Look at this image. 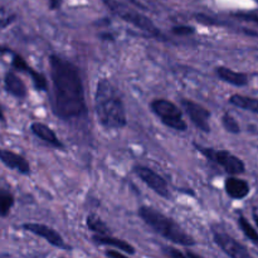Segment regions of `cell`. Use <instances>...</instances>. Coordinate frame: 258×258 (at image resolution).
<instances>
[{
    "mask_svg": "<svg viewBox=\"0 0 258 258\" xmlns=\"http://www.w3.org/2000/svg\"><path fill=\"white\" fill-rule=\"evenodd\" d=\"M48 60L52 81L50 103L53 113L63 121L85 116L87 103L78 67L59 54H50Z\"/></svg>",
    "mask_w": 258,
    "mask_h": 258,
    "instance_id": "obj_1",
    "label": "cell"
},
{
    "mask_svg": "<svg viewBox=\"0 0 258 258\" xmlns=\"http://www.w3.org/2000/svg\"><path fill=\"white\" fill-rule=\"evenodd\" d=\"M95 112L100 125L106 128L125 127L127 123L126 110L120 91L107 78H101L97 82L95 93Z\"/></svg>",
    "mask_w": 258,
    "mask_h": 258,
    "instance_id": "obj_2",
    "label": "cell"
},
{
    "mask_svg": "<svg viewBox=\"0 0 258 258\" xmlns=\"http://www.w3.org/2000/svg\"><path fill=\"white\" fill-rule=\"evenodd\" d=\"M138 214L143 219L144 223L148 224L155 233L170 241L171 243L183 247H193L197 244L194 237L186 233L171 217L161 213L154 207L141 206Z\"/></svg>",
    "mask_w": 258,
    "mask_h": 258,
    "instance_id": "obj_3",
    "label": "cell"
},
{
    "mask_svg": "<svg viewBox=\"0 0 258 258\" xmlns=\"http://www.w3.org/2000/svg\"><path fill=\"white\" fill-rule=\"evenodd\" d=\"M103 2H105L106 4L108 5V8H110L116 15H118V18H121L123 22L134 25V27L143 30V32L148 33L151 38H156V39L159 40H166L165 35L161 33V30L159 29L155 24H154L153 20H150L144 14L131 9V8L126 7V5L121 4V3L116 2V0H103Z\"/></svg>",
    "mask_w": 258,
    "mask_h": 258,
    "instance_id": "obj_4",
    "label": "cell"
},
{
    "mask_svg": "<svg viewBox=\"0 0 258 258\" xmlns=\"http://www.w3.org/2000/svg\"><path fill=\"white\" fill-rule=\"evenodd\" d=\"M194 146L207 160L212 161V163L223 168V170L227 174H229V175H241V174L246 171L244 161L237 155L232 154L231 151L223 150V149L218 150V149L207 148V146L198 145L196 143H194Z\"/></svg>",
    "mask_w": 258,
    "mask_h": 258,
    "instance_id": "obj_5",
    "label": "cell"
},
{
    "mask_svg": "<svg viewBox=\"0 0 258 258\" xmlns=\"http://www.w3.org/2000/svg\"><path fill=\"white\" fill-rule=\"evenodd\" d=\"M150 110L158 116L159 120L169 128L176 131H186L188 123L184 120L183 112L180 108L171 101L165 98H156L151 101Z\"/></svg>",
    "mask_w": 258,
    "mask_h": 258,
    "instance_id": "obj_6",
    "label": "cell"
},
{
    "mask_svg": "<svg viewBox=\"0 0 258 258\" xmlns=\"http://www.w3.org/2000/svg\"><path fill=\"white\" fill-rule=\"evenodd\" d=\"M134 173L136 174L139 179L143 183H145L149 186V189L158 194L159 197L164 199H171L170 189H169V184L160 174L154 171L153 169L148 168L144 165H135L134 166Z\"/></svg>",
    "mask_w": 258,
    "mask_h": 258,
    "instance_id": "obj_7",
    "label": "cell"
},
{
    "mask_svg": "<svg viewBox=\"0 0 258 258\" xmlns=\"http://www.w3.org/2000/svg\"><path fill=\"white\" fill-rule=\"evenodd\" d=\"M5 53H9V54L12 55V66L14 70L19 71V72H23V73H27V75L30 76L33 82V87H34L35 91H38V92H47L48 81L43 73L38 72V71H35L34 68L30 67V66L27 63V60H25L22 55L13 52V50L8 49L5 45H3L2 54L4 55Z\"/></svg>",
    "mask_w": 258,
    "mask_h": 258,
    "instance_id": "obj_8",
    "label": "cell"
},
{
    "mask_svg": "<svg viewBox=\"0 0 258 258\" xmlns=\"http://www.w3.org/2000/svg\"><path fill=\"white\" fill-rule=\"evenodd\" d=\"M180 105L181 107L184 108L186 115H188V117L190 118V121L194 123V126H196L198 130H201L202 133L206 134L211 133L212 128L209 120H211L212 117V113L208 108L199 105L196 101L189 100V98H181Z\"/></svg>",
    "mask_w": 258,
    "mask_h": 258,
    "instance_id": "obj_9",
    "label": "cell"
},
{
    "mask_svg": "<svg viewBox=\"0 0 258 258\" xmlns=\"http://www.w3.org/2000/svg\"><path fill=\"white\" fill-rule=\"evenodd\" d=\"M20 228L24 229V231L30 232L34 236L40 237L44 241H47L50 246L55 247L58 249H64V251H71L72 246H70L68 243H66L63 237L55 231L52 227L47 226V224L43 223H24L20 226Z\"/></svg>",
    "mask_w": 258,
    "mask_h": 258,
    "instance_id": "obj_10",
    "label": "cell"
},
{
    "mask_svg": "<svg viewBox=\"0 0 258 258\" xmlns=\"http://www.w3.org/2000/svg\"><path fill=\"white\" fill-rule=\"evenodd\" d=\"M213 241L217 246L219 247V249L224 252L227 256L232 258H249L251 253L248 252V249L243 246L242 243H239L236 238H233L232 236H229L226 232H213Z\"/></svg>",
    "mask_w": 258,
    "mask_h": 258,
    "instance_id": "obj_11",
    "label": "cell"
},
{
    "mask_svg": "<svg viewBox=\"0 0 258 258\" xmlns=\"http://www.w3.org/2000/svg\"><path fill=\"white\" fill-rule=\"evenodd\" d=\"M0 160L8 169L18 171L22 175H30V173H32L29 161L23 155L14 153L12 150L2 149V151H0Z\"/></svg>",
    "mask_w": 258,
    "mask_h": 258,
    "instance_id": "obj_12",
    "label": "cell"
},
{
    "mask_svg": "<svg viewBox=\"0 0 258 258\" xmlns=\"http://www.w3.org/2000/svg\"><path fill=\"white\" fill-rule=\"evenodd\" d=\"M224 190L227 196L233 201H242L251 193V186L244 179L237 178V175H229L224 181Z\"/></svg>",
    "mask_w": 258,
    "mask_h": 258,
    "instance_id": "obj_13",
    "label": "cell"
},
{
    "mask_svg": "<svg viewBox=\"0 0 258 258\" xmlns=\"http://www.w3.org/2000/svg\"><path fill=\"white\" fill-rule=\"evenodd\" d=\"M92 242L97 246H106V247H113L116 249H120V251L125 252L128 256H133L136 253V249L133 244H130L128 242L123 241V239L117 238L115 236H111L110 234H96L93 233V236L91 237Z\"/></svg>",
    "mask_w": 258,
    "mask_h": 258,
    "instance_id": "obj_14",
    "label": "cell"
},
{
    "mask_svg": "<svg viewBox=\"0 0 258 258\" xmlns=\"http://www.w3.org/2000/svg\"><path fill=\"white\" fill-rule=\"evenodd\" d=\"M30 131L37 136L38 139H40L42 141L47 143L48 145L53 146L54 149L58 150H64V145H63L62 141L58 139L57 134L52 130L48 125L43 122H33L30 125Z\"/></svg>",
    "mask_w": 258,
    "mask_h": 258,
    "instance_id": "obj_15",
    "label": "cell"
},
{
    "mask_svg": "<svg viewBox=\"0 0 258 258\" xmlns=\"http://www.w3.org/2000/svg\"><path fill=\"white\" fill-rule=\"evenodd\" d=\"M216 75L223 82L229 83L236 87H244L248 85V75L243 72H237V71L231 70L226 66H218L216 68Z\"/></svg>",
    "mask_w": 258,
    "mask_h": 258,
    "instance_id": "obj_16",
    "label": "cell"
},
{
    "mask_svg": "<svg viewBox=\"0 0 258 258\" xmlns=\"http://www.w3.org/2000/svg\"><path fill=\"white\" fill-rule=\"evenodd\" d=\"M4 90L17 98L27 97V86L24 81L13 71H8L4 76Z\"/></svg>",
    "mask_w": 258,
    "mask_h": 258,
    "instance_id": "obj_17",
    "label": "cell"
},
{
    "mask_svg": "<svg viewBox=\"0 0 258 258\" xmlns=\"http://www.w3.org/2000/svg\"><path fill=\"white\" fill-rule=\"evenodd\" d=\"M228 101H229V103H231V105L236 106L237 108L249 111V112L257 113V115H258V98L249 97V96L238 95V93H234V95L229 96Z\"/></svg>",
    "mask_w": 258,
    "mask_h": 258,
    "instance_id": "obj_18",
    "label": "cell"
},
{
    "mask_svg": "<svg viewBox=\"0 0 258 258\" xmlns=\"http://www.w3.org/2000/svg\"><path fill=\"white\" fill-rule=\"evenodd\" d=\"M86 226L90 231H92L96 234H110V229H108L107 224L95 213L88 214L86 218Z\"/></svg>",
    "mask_w": 258,
    "mask_h": 258,
    "instance_id": "obj_19",
    "label": "cell"
},
{
    "mask_svg": "<svg viewBox=\"0 0 258 258\" xmlns=\"http://www.w3.org/2000/svg\"><path fill=\"white\" fill-rule=\"evenodd\" d=\"M14 194L4 188L0 189V216L2 218H7L8 214L10 213V209L14 207Z\"/></svg>",
    "mask_w": 258,
    "mask_h": 258,
    "instance_id": "obj_20",
    "label": "cell"
},
{
    "mask_svg": "<svg viewBox=\"0 0 258 258\" xmlns=\"http://www.w3.org/2000/svg\"><path fill=\"white\" fill-rule=\"evenodd\" d=\"M237 222H238V227L242 231V233L244 234V237H246L247 239H249L252 243L258 246V232L256 231V228L249 223L248 219L244 216H239Z\"/></svg>",
    "mask_w": 258,
    "mask_h": 258,
    "instance_id": "obj_21",
    "label": "cell"
},
{
    "mask_svg": "<svg viewBox=\"0 0 258 258\" xmlns=\"http://www.w3.org/2000/svg\"><path fill=\"white\" fill-rule=\"evenodd\" d=\"M222 125H223L224 130L229 134H233V135H238L241 134V126H239L238 121L236 120L232 113L224 112L222 115Z\"/></svg>",
    "mask_w": 258,
    "mask_h": 258,
    "instance_id": "obj_22",
    "label": "cell"
},
{
    "mask_svg": "<svg viewBox=\"0 0 258 258\" xmlns=\"http://www.w3.org/2000/svg\"><path fill=\"white\" fill-rule=\"evenodd\" d=\"M164 253L166 254V256L174 258V257H179V258H201V256L197 253H194V252L191 251H180V249L178 248H171V247H164L163 248Z\"/></svg>",
    "mask_w": 258,
    "mask_h": 258,
    "instance_id": "obj_23",
    "label": "cell"
},
{
    "mask_svg": "<svg viewBox=\"0 0 258 258\" xmlns=\"http://www.w3.org/2000/svg\"><path fill=\"white\" fill-rule=\"evenodd\" d=\"M232 17L236 19L243 20L247 23H253V24L258 25V13L254 12H236L232 14Z\"/></svg>",
    "mask_w": 258,
    "mask_h": 258,
    "instance_id": "obj_24",
    "label": "cell"
},
{
    "mask_svg": "<svg viewBox=\"0 0 258 258\" xmlns=\"http://www.w3.org/2000/svg\"><path fill=\"white\" fill-rule=\"evenodd\" d=\"M171 33L178 37H185V35H190L196 33V28L191 25H175L171 28Z\"/></svg>",
    "mask_w": 258,
    "mask_h": 258,
    "instance_id": "obj_25",
    "label": "cell"
},
{
    "mask_svg": "<svg viewBox=\"0 0 258 258\" xmlns=\"http://www.w3.org/2000/svg\"><path fill=\"white\" fill-rule=\"evenodd\" d=\"M105 254L107 257H118V258H125L126 253L125 252L120 251V249H106Z\"/></svg>",
    "mask_w": 258,
    "mask_h": 258,
    "instance_id": "obj_26",
    "label": "cell"
},
{
    "mask_svg": "<svg viewBox=\"0 0 258 258\" xmlns=\"http://www.w3.org/2000/svg\"><path fill=\"white\" fill-rule=\"evenodd\" d=\"M64 0H49V9L50 10H58L62 7Z\"/></svg>",
    "mask_w": 258,
    "mask_h": 258,
    "instance_id": "obj_27",
    "label": "cell"
},
{
    "mask_svg": "<svg viewBox=\"0 0 258 258\" xmlns=\"http://www.w3.org/2000/svg\"><path fill=\"white\" fill-rule=\"evenodd\" d=\"M101 39H106V40H113L115 38H113L112 34H101Z\"/></svg>",
    "mask_w": 258,
    "mask_h": 258,
    "instance_id": "obj_28",
    "label": "cell"
},
{
    "mask_svg": "<svg viewBox=\"0 0 258 258\" xmlns=\"http://www.w3.org/2000/svg\"><path fill=\"white\" fill-rule=\"evenodd\" d=\"M253 219H254V223H256L258 227V214L257 213H253Z\"/></svg>",
    "mask_w": 258,
    "mask_h": 258,
    "instance_id": "obj_29",
    "label": "cell"
}]
</instances>
